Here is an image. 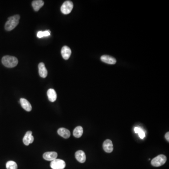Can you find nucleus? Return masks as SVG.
<instances>
[{"mask_svg":"<svg viewBox=\"0 0 169 169\" xmlns=\"http://www.w3.org/2000/svg\"><path fill=\"white\" fill-rule=\"evenodd\" d=\"M20 17L19 15H16L8 18V21L5 25V29L8 31H11L18 26L19 22Z\"/></svg>","mask_w":169,"mask_h":169,"instance_id":"f257e3e1","label":"nucleus"},{"mask_svg":"<svg viewBox=\"0 0 169 169\" xmlns=\"http://www.w3.org/2000/svg\"><path fill=\"white\" fill-rule=\"evenodd\" d=\"M2 62L3 65L7 68L15 67L18 65V59L16 57L10 55L3 56Z\"/></svg>","mask_w":169,"mask_h":169,"instance_id":"f03ea898","label":"nucleus"},{"mask_svg":"<svg viewBox=\"0 0 169 169\" xmlns=\"http://www.w3.org/2000/svg\"><path fill=\"white\" fill-rule=\"evenodd\" d=\"M167 158L165 155H160L156 156L152 160V165L154 167H159L163 165L166 163Z\"/></svg>","mask_w":169,"mask_h":169,"instance_id":"7ed1b4c3","label":"nucleus"},{"mask_svg":"<svg viewBox=\"0 0 169 169\" xmlns=\"http://www.w3.org/2000/svg\"><path fill=\"white\" fill-rule=\"evenodd\" d=\"M73 8V4L70 1H66L63 2L61 7V11L63 14L67 15L72 11Z\"/></svg>","mask_w":169,"mask_h":169,"instance_id":"20e7f679","label":"nucleus"},{"mask_svg":"<svg viewBox=\"0 0 169 169\" xmlns=\"http://www.w3.org/2000/svg\"><path fill=\"white\" fill-rule=\"evenodd\" d=\"M65 166V162L62 159H55L50 163V167L52 169H64Z\"/></svg>","mask_w":169,"mask_h":169,"instance_id":"39448f33","label":"nucleus"},{"mask_svg":"<svg viewBox=\"0 0 169 169\" xmlns=\"http://www.w3.org/2000/svg\"><path fill=\"white\" fill-rule=\"evenodd\" d=\"M23 141L24 144L26 146H28L34 142V137L32 135V131H27L23 138Z\"/></svg>","mask_w":169,"mask_h":169,"instance_id":"423d86ee","label":"nucleus"},{"mask_svg":"<svg viewBox=\"0 0 169 169\" xmlns=\"http://www.w3.org/2000/svg\"><path fill=\"white\" fill-rule=\"evenodd\" d=\"M103 148L106 152L111 153L113 150V145L111 140L110 139H106L103 143Z\"/></svg>","mask_w":169,"mask_h":169,"instance_id":"0eeeda50","label":"nucleus"},{"mask_svg":"<svg viewBox=\"0 0 169 169\" xmlns=\"http://www.w3.org/2000/svg\"><path fill=\"white\" fill-rule=\"evenodd\" d=\"M58 153L55 152H47L44 153L43 157L45 160L52 161L58 157Z\"/></svg>","mask_w":169,"mask_h":169,"instance_id":"6e6552de","label":"nucleus"},{"mask_svg":"<svg viewBox=\"0 0 169 169\" xmlns=\"http://www.w3.org/2000/svg\"><path fill=\"white\" fill-rule=\"evenodd\" d=\"M75 158L78 161L81 163H84L86 160L85 153L82 150H78L76 152Z\"/></svg>","mask_w":169,"mask_h":169,"instance_id":"1a4fd4ad","label":"nucleus"},{"mask_svg":"<svg viewBox=\"0 0 169 169\" xmlns=\"http://www.w3.org/2000/svg\"><path fill=\"white\" fill-rule=\"evenodd\" d=\"M71 50L69 47L66 46H64L62 47L61 50V54L64 59H68L71 55Z\"/></svg>","mask_w":169,"mask_h":169,"instance_id":"9d476101","label":"nucleus"},{"mask_svg":"<svg viewBox=\"0 0 169 169\" xmlns=\"http://www.w3.org/2000/svg\"><path fill=\"white\" fill-rule=\"evenodd\" d=\"M101 60L103 62L109 64H115L117 62L116 59L108 55H103L101 56Z\"/></svg>","mask_w":169,"mask_h":169,"instance_id":"9b49d317","label":"nucleus"},{"mask_svg":"<svg viewBox=\"0 0 169 169\" xmlns=\"http://www.w3.org/2000/svg\"><path fill=\"white\" fill-rule=\"evenodd\" d=\"M39 68V73L40 76L43 78L46 77L48 75V71L45 67L44 63L43 62H40L38 65Z\"/></svg>","mask_w":169,"mask_h":169,"instance_id":"f8f14e48","label":"nucleus"},{"mask_svg":"<svg viewBox=\"0 0 169 169\" xmlns=\"http://www.w3.org/2000/svg\"><path fill=\"white\" fill-rule=\"evenodd\" d=\"M20 103L22 108L27 111H31L32 110V107L30 103L27 100L24 98L20 99Z\"/></svg>","mask_w":169,"mask_h":169,"instance_id":"ddd939ff","label":"nucleus"},{"mask_svg":"<svg viewBox=\"0 0 169 169\" xmlns=\"http://www.w3.org/2000/svg\"><path fill=\"white\" fill-rule=\"evenodd\" d=\"M58 133L60 136L64 139H68L70 137V133L69 130L65 128H60L58 130Z\"/></svg>","mask_w":169,"mask_h":169,"instance_id":"4468645a","label":"nucleus"},{"mask_svg":"<svg viewBox=\"0 0 169 169\" xmlns=\"http://www.w3.org/2000/svg\"><path fill=\"white\" fill-rule=\"evenodd\" d=\"M32 4L34 10L35 11H38L43 6L44 2L42 0H35L33 1Z\"/></svg>","mask_w":169,"mask_h":169,"instance_id":"2eb2a0df","label":"nucleus"},{"mask_svg":"<svg viewBox=\"0 0 169 169\" xmlns=\"http://www.w3.org/2000/svg\"><path fill=\"white\" fill-rule=\"evenodd\" d=\"M47 95H48L49 101H50L51 102H54L56 101L57 95L54 89H51V88L49 89L47 92Z\"/></svg>","mask_w":169,"mask_h":169,"instance_id":"dca6fc26","label":"nucleus"},{"mask_svg":"<svg viewBox=\"0 0 169 169\" xmlns=\"http://www.w3.org/2000/svg\"><path fill=\"white\" fill-rule=\"evenodd\" d=\"M83 129L82 127L80 126H78L74 129L73 131V135L75 137L78 138L81 137V136L83 135Z\"/></svg>","mask_w":169,"mask_h":169,"instance_id":"f3484780","label":"nucleus"},{"mask_svg":"<svg viewBox=\"0 0 169 169\" xmlns=\"http://www.w3.org/2000/svg\"><path fill=\"white\" fill-rule=\"evenodd\" d=\"M134 131H135V133L136 134H138L139 136L140 139H143L145 137V133L141 128L139 127H135L134 129Z\"/></svg>","mask_w":169,"mask_h":169,"instance_id":"a211bd4d","label":"nucleus"},{"mask_svg":"<svg viewBox=\"0 0 169 169\" xmlns=\"http://www.w3.org/2000/svg\"><path fill=\"white\" fill-rule=\"evenodd\" d=\"M7 169H17L18 165L17 163L13 161H9L6 163Z\"/></svg>","mask_w":169,"mask_h":169,"instance_id":"6ab92c4d","label":"nucleus"},{"mask_svg":"<svg viewBox=\"0 0 169 169\" xmlns=\"http://www.w3.org/2000/svg\"><path fill=\"white\" fill-rule=\"evenodd\" d=\"M43 37H47L50 35V30H46V31L43 32Z\"/></svg>","mask_w":169,"mask_h":169,"instance_id":"aec40b11","label":"nucleus"},{"mask_svg":"<svg viewBox=\"0 0 169 169\" xmlns=\"http://www.w3.org/2000/svg\"><path fill=\"white\" fill-rule=\"evenodd\" d=\"M37 36L39 38H42L43 37V34L42 31H39V32H38Z\"/></svg>","mask_w":169,"mask_h":169,"instance_id":"412c9836","label":"nucleus"},{"mask_svg":"<svg viewBox=\"0 0 169 169\" xmlns=\"http://www.w3.org/2000/svg\"><path fill=\"white\" fill-rule=\"evenodd\" d=\"M165 139H166V140L169 142V132H167L165 135Z\"/></svg>","mask_w":169,"mask_h":169,"instance_id":"4be33fe9","label":"nucleus"}]
</instances>
